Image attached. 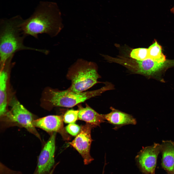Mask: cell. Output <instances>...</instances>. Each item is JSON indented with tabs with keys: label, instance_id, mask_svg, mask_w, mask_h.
Here are the masks:
<instances>
[{
	"label": "cell",
	"instance_id": "3",
	"mask_svg": "<svg viewBox=\"0 0 174 174\" xmlns=\"http://www.w3.org/2000/svg\"><path fill=\"white\" fill-rule=\"evenodd\" d=\"M71 84L68 88L77 93L86 91L99 83L100 78L96 65L94 62L78 59L68 68L66 75Z\"/></svg>",
	"mask_w": 174,
	"mask_h": 174
},
{
	"label": "cell",
	"instance_id": "6",
	"mask_svg": "<svg viewBox=\"0 0 174 174\" xmlns=\"http://www.w3.org/2000/svg\"><path fill=\"white\" fill-rule=\"evenodd\" d=\"M56 135L52 133L41 151L33 174H49L54 166Z\"/></svg>",
	"mask_w": 174,
	"mask_h": 174
},
{
	"label": "cell",
	"instance_id": "13",
	"mask_svg": "<svg viewBox=\"0 0 174 174\" xmlns=\"http://www.w3.org/2000/svg\"><path fill=\"white\" fill-rule=\"evenodd\" d=\"M111 109L112 111L110 112L102 115L105 119L110 123L118 126L136 124V119L132 116L112 108Z\"/></svg>",
	"mask_w": 174,
	"mask_h": 174
},
{
	"label": "cell",
	"instance_id": "15",
	"mask_svg": "<svg viewBox=\"0 0 174 174\" xmlns=\"http://www.w3.org/2000/svg\"><path fill=\"white\" fill-rule=\"evenodd\" d=\"M148 49V58L159 62L166 61L165 56L162 52V48L156 41Z\"/></svg>",
	"mask_w": 174,
	"mask_h": 174
},
{
	"label": "cell",
	"instance_id": "12",
	"mask_svg": "<svg viewBox=\"0 0 174 174\" xmlns=\"http://www.w3.org/2000/svg\"><path fill=\"white\" fill-rule=\"evenodd\" d=\"M81 103L78 105L79 112L78 119L85 121L93 126H100L105 122L102 114H100L91 108L87 104L85 107H83Z\"/></svg>",
	"mask_w": 174,
	"mask_h": 174
},
{
	"label": "cell",
	"instance_id": "14",
	"mask_svg": "<svg viewBox=\"0 0 174 174\" xmlns=\"http://www.w3.org/2000/svg\"><path fill=\"white\" fill-rule=\"evenodd\" d=\"M8 78L7 72L2 69L0 73V115L5 116L7 112V84Z\"/></svg>",
	"mask_w": 174,
	"mask_h": 174
},
{
	"label": "cell",
	"instance_id": "18",
	"mask_svg": "<svg viewBox=\"0 0 174 174\" xmlns=\"http://www.w3.org/2000/svg\"><path fill=\"white\" fill-rule=\"evenodd\" d=\"M67 132L71 135L75 136L80 132L81 128L78 125L75 123H69L65 128Z\"/></svg>",
	"mask_w": 174,
	"mask_h": 174
},
{
	"label": "cell",
	"instance_id": "11",
	"mask_svg": "<svg viewBox=\"0 0 174 174\" xmlns=\"http://www.w3.org/2000/svg\"><path fill=\"white\" fill-rule=\"evenodd\" d=\"M161 165L168 174H174V143L164 141L161 145Z\"/></svg>",
	"mask_w": 174,
	"mask_h": 174
},
{
	"label": "cell",
	"instance_id": "21",
	"mask_svg": "<svg viewBox=\"0 0 174 174\" xmlns=\"http://www.w3.org/2000/svg\"><path fill=\"white\" fill-rule=\"evenodd\" d=\"M171 12L174 14V6L170 10Z\"/></svg>",
	"mask_w": 174,
	"mask_h": 174
},
{
	"label": "cell",
	"instance_id": "1",
	"mask_svg": "<svg viewBox=\"0 0 174 174\" xmlns=\"http://www.w3.org/2000/svg\"><path fill=\"white\" fill-rule=\"evenodd\" d=\"M23 19L16 16L9 19L1 20L0 24V58L1 66L17 52L34 50L47 54V50L25 46L24 40L27 36L23 32L21 24Z\"/></svg>",
	"mask_w": 174,
	"mask_h": 174
},
{
	"label": "cell",
	"instance_id": "5",
	"mask_svg": "<svg viewBox=\"0 0 174 174\" xmlns=\"http://www.w3.org/2000/svg\"><path fill=\"white\" fill-rule=\"evenodd\" d=\"M11 109L5 116L8 121L26 129L40 138V136L33 125L35 120L32 114L18 101L13 98L10 103Z\"/></svg>",
	"mask_w": 174,
	"mask_h": 174
},
{
	"label": "cell",
	"instance_id": "17",
	"mask_svg": "<svg viewBox=\"0 0 174 174\" xmlns=\"http://www.w3.org/2000/svg\"><path fill=\"white\" fill-rule=\"evenodd\" d=\"M79 110L72 109L68 110L64 116L63 121L66 123H74L78 118Z\"/></svg>",
	"mask_w": 174,
	"mask_h": 174
},
{
	"label": "cell",
	"instance_id": "9",
	"mask_svg": "<svg viewBox=\"0 0 174 174\" xmlns=\"http://www.w3.org/2000/svg\"><path fill=\"white\" fill-rule=\"evenodd\" d=\"M170 62H159L148 58L140 61L127 63L126 66L132 72L146 76H152L160 72L170 64Z\"/></svg>",
	"mask_w": 174,
	"mask_h": 174
},
{
	"label": "cell",
	"instance_id": "10",
	"mask_svg": "<svg viewBox=\"0 0 174 174\" xmlns=\"http://www.w3.org/2000/svg\"><path fill=\"white\" fill-rule=\"evenodd\" d=\"M63 118L62 116L49 115L35 120L34 126L49 133L60 132L63 128Z\"/></svg>",
	"mask_w": 174,
	"mask_h": 174
},
{
	"label": "cell",
	"instance_id": "2",
	"mask_svg": "<svg viewBox=\"0 0 174 174\" xmlns=\"http://www.w3.org/2000/svg\"><path fill=\"white\" fill-rule=\"evenodd\" d=\"M51 8L50 4L41 2L30 17L23 20L21 28L26 36L37 38L38 35L40 34L45 33L52 37L58 34L63 25Z\"/></svg>",
	"mask_w": 174,
	"mask_h": 174
},
{
	"label": "cell",
	"instance_id": "20",
	"mask_svg": "<svg viewBox=\"0 0 174 174\" xmlns=\"http://www.w3.org/2000/svg\"><path fill=\"white\" fill-rule=\"evenodd\" d=\"M106 165V163H105L104 164V166L103 167V171L102 172V174H104V171H105V166Z\"/></svg>",
	"mask_w": 174,
	"mask_h": 174
},
{
	"label": "cell",
	"instance_id": "8",
	"mask_svg": "<svg viewBox=\"0 0 174 174\" xmlns=\"http://www.w3.org/2000/svg\"><path fill=\"white\" fill-rule=\"evenodd\" d=\"M161 145L155 143L142 150L136 156L137 165L143 174L155 173L157 159Z\"/></svg>",
	"mask_w": 174,
	"mask_h": 174
},
{
	"label": "cell",
	"instance_id": "4",
	"mask_svg": "<svg viewBox=\"0 0 174 174\" xmlns=\"http://www.w3.org/2000/svg\"><path fill=\"white\" fill-rule=\"evenodd\" d=\"M110 89V86L108 84L97 90L80 93L72 91L68 88L64 90L50 89L47 92V101L52 107L71 108Z\"/></svg>",
	"mask_w": 174,
	"mask_h": 174
},
{
	"label": "cell",
	"instance_id": "16",
	"mask_svg": "<svg viewBox=\"0 0 174 174\" xmlns=\"http://www.w3.org/2000/svg\"><path fill=\"white\" fill-rule=\"evenodd\" d=\"M130 56L136 60L142 61L148 58V49L139 48L133 49L130 53Z\"/></svg>",
	"mask_w": 174,
	"mask_h": 174
},
{
	"label": "cell",
	"instance_id": "7",
	"mask_svg": "<svg viewBox=\"0 0 174 174\" xmlns=\"http://www.w3.org/2000/svg\"><path fill=\"white\" fill-rule=\"evenodd\" d=\"M94 126L87 123L82 126L80 131L74 139L69 144L81 155L84 165H87L93 160L90 154L91 145L93 141L91 131Z\"/></svg>",
	"mask_w": 174,
	"mask_h": 174
},
{
	"label": "cell",
	"instance_id": "19",
	"mask_svg": "<svg viewBox=\"0 0 174 174\" xmlns=\"http://www.w3.org/2000/svg\"><path fill=\"white\" fill-rule=\"evenodd\" d=\"M59 163H58L56 164H55L54 167L51 170V171L50 173H49V174H53V172L55 170V167H56L57 166L58 164Z\"/></svg>",
	"mask_w": 174,
	"mask_h": 174
},
{
	"label": "cell",
	"instance_id": "22",
	"mask_svg": "<svg viewBox=\"0 0 174 174\" xmlns=\"http://www.w3.org/2000/svg\"></svg>",
	"mask_w": 174,
	"mask_h": 174
}]
</instances>
